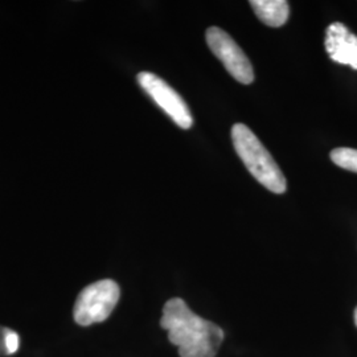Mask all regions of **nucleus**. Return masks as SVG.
Returning <instances> with one entry per match:
<instances>
[{"instance_id":"nucleus-3","label":"nucleus","mask_w":357,"mask_h":357,"mask_svg":"<svg viewBox=\"0 0 357 357\" xmlns=\"http://www.w3.org/2000/svg\"><path fill=\"white\" fill-rule=\"evenodd\" d=\"M119 295V286L112 280L91 283L77 298L73 310L75 320L79 326L105 321L116 306Z\"/></svg>"},{"instance_id":"nucleus-7","label":"nucleus","mask_w":357,"mask_h":357,"mask_svg":"<svg viewBox=\"0 0 357 357\" xmlns=\"http://www.w3.org/2000/svg\"><path fill=\"white\" fill-rule=\"evenodd\" d=\"M250 6L258 19L266 26L278 28L289 20L290 7L284 0H252Z\"/></svg>"},{"instance_id":"nucleus-8","label":"nucleus","mask_w":357,"mask_h":357,"mask_svg":"<svg viewBox=\"0 0 357 357\" xmlns=\"http://www.w3.org/2000/svg\"><path fill=\"white\" fill-rule=\"evenodd\" d=\"M330 158L336 166L357 174V150L355 149H348V147L335 149L330 153Z\"/></svg>"},{"instance_id":"nucleus-4","label":"nucleus","mask_w":357,"mask_h":357,"mask_svg":"<svg viewBox=\"0 0 357 357\" xmlns=\"http://www.w3.org/2000/svg\"><path fill=\"white\" fill-rule=\"evenodd\" d=\"M205 38L209 50L225 66L230 76L245 85L255 81V70L249 59L240 45L224 29L218 26H209Z\"/></svg>"},{"instance_id":"nucleus-6","label":"nucleus","mask_w":357,"mask_h":357,"mask_svg":"<svg viewBox=\"0 0 357 357\" xmlns=\"http://www.w3.org/2000/svg\"><path fill=\"white\" fill-rule=\"evenodd\" d=\"M324 45L332 61L357 70V36L344 24L332 23L327 28Z\"/></svg>"},{"instance_id":"nucleus-9","label":"nucleus","mask_w":357,"mask_h":357,"mask_svg":"<svg viewBox=\"0 0 357 357\" xmlns=\"http://www.w3.org/2000/svg\"><path fill=\"white\" fill-rule=\"evenodd\" d=\"M7 349H8V356L15 354L19 349V335L16 332L10 331L7 336Z\"/></svg>"},{"instance_id":"nucleus-2","label":"nucleus","mask_w":357,"mask_h":357,"mask_svg":"<svg viewBox=\"0 0 357 357\" xmlns=\"http://www.w3.org/2000/svg\"><path fill=\"white\" fill-rule=\"evenodd\" d=\"M231 141L248 171L264 187L278 195L286 192L287 181L281 168L250 128L243 123H236L231 128Z\"/></svg>"},{"instance_id":"nucleus-11","label":"nucleus","mask_w":357,"mask_h":357,"mask_svg":"<svg viewBox=\"0 0 357 357\" xmlns=\"http://www.w3.org/2000/svg\"><path fill=\"white\" fill-rule=\"evenodd\" d=\"M354 319H355V324H356L357 327V307L356 310H355V314H354Z\"/></svg>"},{"instance_id":"nucleus-10","label":"nucleus","mask_w":357,"mask_h":357,"mask_svg":"<svg viewBox=\"0 0 357 357\" xmlns=\"http://www.w3.org/2000/svg\"><path fill=\"white\" fill-rule=\"evenodd\" d=\"M10 328L1 327L0 326V356H8V349H7V336L10 333Z\"/></svg>"},{"instance_id":"nucleus-1","label":"nucleus","mask_w":357,"mask_h":357,"mask_svg":"<svg viewBox=\"0 0 357 357\" xmlns=\"http://www.w3.org/2000/svg\"><path fill=\"white\" fill-rule=\"evenodd\" d=\"M160 326L168 331V340L178 347L180 357H215L224 340L218 326L196 315L180 298L165 305Z\"/></svg>"},{"instance_id":"nucleus-5","label":"nucleus","mask_w":357,"mask_h":357,"mask_svg":"<svg viewBox=\"0 0 357 357\" xmlns=\"http://www.w3.org/2000/svg\"><path fill=\"white\" fill-rule=\"evenodd\" d=\"M138 84L165 113H166L178 128L188 130L193 125L191 110L180 97L178 91L172 89L165 79L150 73L142 72L137 77Z\"/></svg>"}]
</instances>
